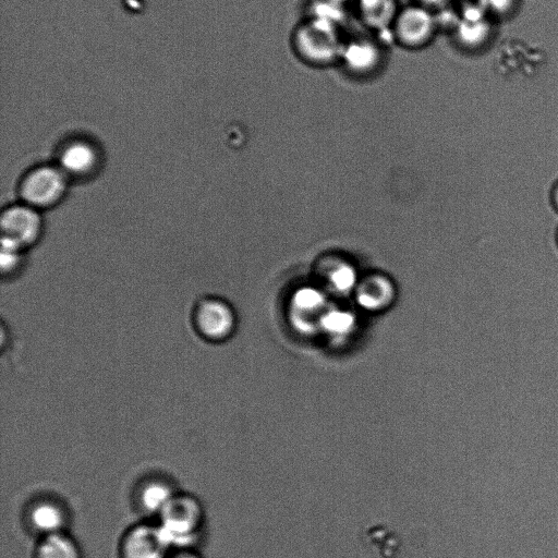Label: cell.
<instances>
[{"mask_svg":"<svg viewBox=\"0 0 558 558\" xmlns=\"http://www.w3.org/2000/svg\"><path fill=\"white\" fill-rule=\"evenodd\" d=\"M345 37L342 27L314 16L304 15L290 36L292 52L313 69L338 66Z\"/></svg>","mask_w":558,"mask_h":558,"instance_id":"cell-1","label":"cell"},{"mask_svg":"<svg viewBox=\"0 0 558 558\" xmlns=\"http://www.w3.org/2000/svg\"><path fill=\"white\" fill-rule=\"evenodd\" d=\"M386 63V44L366 33L345 38L338 66L352 80L369 81L384 71Z\"/></svg>","mask_w":558,"mask_h":558,"instance_id":"cell-2","label":"cell"},{"mask_svg":"<svg viewBox=\"0 0 558 558\" xmlns=\"http://www.w3.org/2000/svg\"><path fill=\"white\" fill-rule=\"evenodd\" d=\"M439 29L438 13L411 2L401 5L390 29V38L404 50L420 51L434 43Z\"/></svg>","mask_w":558,"mask_h":558,"instance_id":"cell-3","label":"cell"},{"mask_svg":"<svg viewBox=\"0 0 558 558\" xmlns=\"http://www.w3.org/2000/svg\"><path fill=\"white\" fill-rule=\"evenodd\" d=\"M159 515V527L169 547L189 548L197 537L203 520L199 502L186 495H175Z\"/></svg>","mask_w":558,"mask_h":558,"instance_id":"cell-4","label":"cell"},{"mask_svg":"<svg viewBox=\"0 0 558 558\" xmlns=\"http://www.w3.org/2000/svg\"><path fill=\"white\" fill-rule=\"evenodd\" d=\"M494 19L473 0L465 3L452 19L451 33L457 46L477 51L489 43Z\"/></svg>","mask_w":558,"mask_h":558,"instance_id":"cell-5","label":"cell"},{"mask_svg":"<svg viewBox=\"0 0 558 558\" xmlns=\"http://www.w3.org/2000/svg\"><path fill=\"white\" fill-rule=\"evenodd\" d=\"M65 189L63 173L51 167L32 171L22 184V196L31 206H48L57 202Z\"/></svg>","mask_w":558,"mask_h":558,"instance_id":"cell-6","label":"cell"},{"mask_svg":"<svg viewBox=\"0 0 558 558\" xmlns=\"http://www.w3.org/2000/svg\"><path fill=\"white\" fill-rule=\"evenodd\" d=\"M352 13L367 33L390 36V29L401 8L398 0H353Z\"/></svg>","mask_w":558,"mask_h":558,"instance_id":"cell-7","label":"cell"},{"mask_svg":"<svg viewBox=\"0 0 558 558\" xmlns=\"http://www.w3.org/2000/svg\"><path fill=\"white\" fill-rule=\"evenodd\" d=\"M169 545L159 525H138L124 536L122 558H167Z\"/></svg>","mask_w":558,"mask_h":558,"instance_id":"cell-8","label":"cell"},{"mask_svg":"<svg viewBox=\"0 0 558 558\" xmlns=\"http://www.w3.org/2000/svg\"><path fill=\"white\" fill-rule=\"evenodd\" d=\"M1 229L3 238L22 246L37 238L40 230V218L31 206H12L2 214Z\"/></svg>","mask_w":558,"mask_h":558,"instance_id":"cell-9","label":"cell"},{"mask_svg":"<svg viewBox=\"0 0 558 558\" xmlns=\"http://www.w3.org/2000/svg\"><path fill=\"white\" fill-rule=\"evenodd\" d=\"M233 322L231 310L219 300H206L196 311V325L201 333L211 340L229 336Z\"/></svg>","mask_w":558,"mask_h":558,"instance_id":"cell-10","label":"cell"},{"mask_svg":"<svg viewBox=\"0 0 558 558\" xmlns=\"http://www.w3.org/2000/svg\"><path fill=\"white\" fill-rule=\"evenodd\" d=\"M31 523L44 536L62 532L65 523L63 509L51 500L39 501L29 512Z\"/></svg>","mask_w":558,"mask_h":558,"instance_id":"cell-11","label":"cell"},{"mask_svg":"<svg viewBox=\"0 0 558 558\" xmlns=\"http://www.w3.org/2000/svg\"><path fill=\"white\" fill-rule=\"evenodd\" d=\"M60 162L65 171L73 174H83L95 166L96 153L89 144L74 142L63 149Z\"/></svg>","mask_w":558,"mask_h":558,"instance_id":"cell-12","label":"cell"},{"mask_svg":"<svg viewBox=\"0 0 558 558\" xmlns=\"http://www.w3.org/2000/svg\"><path fill=\"white\" fill-rule=\"evenodd\" d=\"M36 558H82L76 543L63 532L44 536Z\"/></svg>","mask_w":558,"mask_h":558,"instance_id":"cell-13","label":"cell"},{"mask_svg":"<svg viewBox=\"0 0 558 558\" xmlns=\"http://www.w3.org/2000/svg\"><path fill=\"white\" fill-rule=\"evenodd\" d=\"M175 495L169 484L154 480L143 486L140 501L148 512L160 514Z\"/></svg>","mask_w":558,"mask_h":558,"instance_id":"cell-14","label":"cell"},{"mask_svg":"<svg viewBox=\"0 0 558 558\" xmlns=\"http://www.w3.org/2000/svg\"><path fill=\"white\" fill-rule=\"evenodd\" d=\"M347 5L335 0H312L308 2L305 15L329 21L343 27L348 19Z\"/></svg>","mask_w":558,"mask_h":558,"instance_id":"cell-15","label":"cell"},{"mask_svg":"<svg viewBox=\"0 0 558 558\" xmlns=\"http://www.w3.org/2000/svg\"><path fill=\"white\" fill-rule=\"evenodd\" d=\"M492 19H506L511 16L519 4V0H476Z\"/></svg>","mask_w":558,"mask_h":558,"instance_id":"cell-16","label":"cell"},{"mask_svg":"<svg viewBox=\"0 0 558 558\" xmlns=\"http://www.w3.org/2000/svg\"><path fill=\"white\" fill-rule=\"evenodd\" d=\"M20 244L2 236L0 264L3 270H10L17 264L20 257Z\"/></svg>","mask_w":558,"mask_h":558,"instance_id":"cell-17","label":"cell"},{"mask_svg":"<svg viewBox=\"0 0 558 558\" xmlns=\"http://www.w3.org/2000/svg\"><path fill=\"white\" fill-rule=\"evenodd\" d=\"M351 325V317L343 313H333L325 318V326L335 331H342Z\"/></svg>","mask_w":558,"mask_h":558,"instance_id":"cell-18","label":"cell"},{"mask_svg":"<svg viewBox=\"0 0 558 558\" xmlns=\"http://www.w3.org/2000/svg\"><path fill=\"white\" fill-rule=\"evenodd\" d=\"M332 280L338 289L344 290L352 286L354 275L350 268L343 267L335 271Z\"/></svg>","mask_w":558,"mask_h":558,"instance_id":"cell-19","label":"cell"},{"mask_svg":"<svg viewBox=\"0 0 558 558\" xmlns=\"http://www.w3.org/2000/svg\"><path fill=\"white\" fill-rule=\"evenodd\" d=\"M319 301H320L319 294L310 289L303 290V291L299 292L296 295V303L301 307H306V308H310L313 306L315 307Z\"/></svg>","mask_w":558,"mask_h":558,"instance_id":"cell-20","label":"cell"},{"mask_svg":"<svg viewBox=\"0 0 558 558\" xmlns=\"http://www.w3.org/2000/svg\"><path fill=\"white\" fill-rule=\"evenodd\" d=\"M168 558H201L196 553L190 550L189 548L179 549L172 556Z\"/></svg>","mask_w":558,"mask_h":558,"instance_id":"cell-21","label":"cell"},{"mask_svg":"<svg viewBox=\"0 0 558 558\" xmlns=\"http://www.w3.org/2000/svg\"><path fill=\"white\" fill-rule=\"evenodd\" d=\"M550 202L556 211H558V181L554 184L550 191Z\"/></svg>","mask_w":558,"mask_h":558,"instance_id":"cell-22","label":"cell"},{"mask_svg":"<svg viewBox=\"0 0 558 558\" xmlns=\"http://www.w3.org/2000/svg\"><path fill=\"white\" fill-rule=\"evenodd\" d=\"M335 1L349 5L352 3L353 0H335Z\"/></svg>","mask_w":558,"mask_h":558,"instance_id":"cell-23","label":"cell"},{"mask_svg":"<svg viewBox=\"0 0 558 558\" xmlns=\"http://www.w3.org/2000/svg\"><path fill=\"white\" fill-rule=\"evenodd\" d=\"M557 243H558V232H557Z\"/></svg>","mask_w":558,"mask_h":558,"instance_id":"cell-24","label":"cell"}]
</instances>
